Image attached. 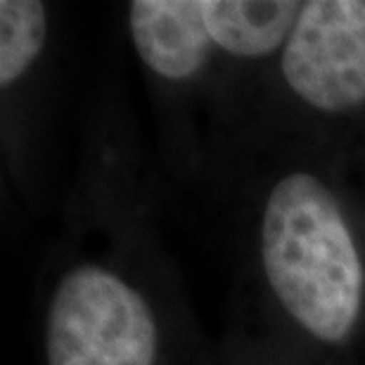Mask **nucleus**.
<instances>
[{
	"label": "nucleus",
	"instance_id": "20e7f679",
	"mask_svg": "<svg viewBox=\"0 0 365 365\" xmlns=\"http://www.w3.org/2000/svg\"><path fill=\"white\" fill-rule=\"evenodd\" d=\"M138 55L166 78H187L211 50L202 0H135L128 10Z\"/></svg>",
	"mask_w": 365,
	"mask_h": 365
},
{
	"label": "nucleus",
	"instance_id": "f03ea898",
	"mask_svg": "<svg viewBox=\"0 0 365 365\" xmlns=\"http://www.w3.org/2000/svg\"><path fill=\"white\" fill-rule=\"evenodd\" d=\"M46 349L50 365H155L157 323L130 284L83 266L55 292Z\"/></svg>",
	"mask_w": 365,
	"mask_h": 365
},
{
	"label": "nucleus",
	"instance_id": "f257e3e1",
	"mask_svg": "<svg viewBox=\"0 0 365 365\" xmlns=\"http://www.w3.org/2000/svg\"><path fill=\"white\" fill-rule=\"evenodd\" d=\"M273 292L323 341L344 339L363 299V266L337 200L318 178L292 173L273 187L261 225Z\"/></svg>",
	"mask_w": 365,
	"mask_h": 365
},
{
	"label": "nucleus",
	"instance_id": "7ed1b4c3",
	"mask_svg": "<svg viewBox=\"0 0 365 365\" xmlns=\"http://www.w3.org/2000/svg\"><path fill=\"white\" fill-rule=\"evenodd\" d=\"M289 88L323 112L365 100V0L304 3L282 53Z\"/></svg>",
	"mask_w": 365,
	"mask_h": 365
},
{
	"label": "nucleus",
	"instance_id": "423d86ee",
	"mask_svg": "<svg viewBox=\"0 0 365 365\" xmlns=\"http://www.w3.org/2000/svg\"><path fill=\"white\" fill-rule=\"evenodd\" d=\"M46 41V7L36 0L0 3V83L24 74Z\"/></svg>",
	"mask_w": 365,
	"mask_h": 365
},
{
	"label": "nucleus",
	"instance_id": "39448f33",
	"mask_svg": "<svg viewBox=\"0 0 365 365\" xmlns=\"http://www.w3.org/2000/svg\"><path fill=\"white\" fill-rule=\"evenodd\" d=\"M302 10L294 0H202L211 41L240 57H261L287 43Z\"/></svg>",
	"mask_w": 365,
	"mask_h": 365
}]
</instances>
